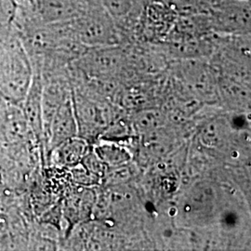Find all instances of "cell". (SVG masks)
Wrapping results in <instances>:
<instances>
[{
	"instance_id": "cell-1",
	"label": "cell",
	"mask_w": 251,
	"mask_h": 251,
	"mask_svg": "<svg viewBox=\"0 0 251 251\" xmlns=\"http://www.w3.org/2000/svg\"><path fill=\"white\" fill-rule=\"evenodd\" d=\"M210 25L219 31L248 33L251 31V0H218L210 7Z\"/></svg>"
},
{
	"instance_id": "cell-2",
	"label": "cell",
	"mask_w": 251,
	"mask_h": 251,
	"mask_svg": "<svg viewBox=\"0 0 251 251\" xmlns=\"http://www.w3.org/2000/svg\"><path fill=\"white\" fill-rule=\"evenodd\" d=\"M50 144L54 148L75 137L76 121L70 102L63 103L54 112L50 123Z\"/></svg>"
},
{
	"instance_id": "cell-3",
	"label": "cell",
	"mask_w": 251,
	"mask_h": 251,
	"mask_svg": "<svg viewBox=\"0 0 251 251\" xmlns=\"http://www.w3.org/2000/svg\"><path fill=\"white\" fill-rule=\"evenodd\" d=\"M25 118L37 138L42 132V104L38 90H31L25 104Z\"/></svg>"
},
{
	"instance_id": "cell-4",
	"label": "cell",
	"mask_w": 251,
	"mask_h": 251,
	"mask_svg": "<svg viewBox=\"0 0 251 251\" xmlns=\"http://www.w3.org/2000/svg\"><path fill=\"white\" fill-rule=\"evenodd\" d=\"M57 148H59L60 161L67 166H75L84 157L86 144L82 140L73 137Z\"/></svg>"
},
{
	"instance_id": "cell-5",
	"label": "cell",
	"mask_w": 251,
	"mask_h": 251,
	"mask_svg": "<svg viewBox=\"0 0 251 251\" xmlns=\"http://www.w3.org/2000/svg\"><path fill=\"white\" fill-rule=\"evenodd\" d=\"M108 11L117 19L124 18L133 8L134 0H102Z\"/></svg>"
},
{
	"instance_id": "cell-6",
	"label": "cell",
	"mask_w": 251,
	"mask_h": 251,
	"mask_svg": "<svg viewBox=\"0 0 251 251\" xmlns=\"http://www.w3.org/2000/svg\"><path fill=\"white\" fill-rule=\"evenodd\" d=\"M159 119H157V117H155L154 115H152V113H144L143 116L139 117L137 124L139 126L140 130H150L152 129L154 126L158 124Z\"/></svg>"
},
{
	"instance_id": "cell-7",
	"label": "cell",
	"mask_w": 251,
	"mask_h": 251,
	"mask_svg": "<svg viewBox=\"0 0 251 251\" xmlns=\"http://www.w3.org/2000/svg\"><path fill=\"white\" fill-rule=\"evenodd\" d=\"M176 9L184 11H190L197 9L200 5V0H166Z\"/></svg>"
}]
</instances>
